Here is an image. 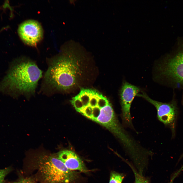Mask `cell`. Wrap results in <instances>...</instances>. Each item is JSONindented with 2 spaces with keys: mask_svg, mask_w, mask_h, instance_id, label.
<instances>
[{
  "mask_svg": "<svg viewBox=\"0 0 183 183\" xmlns=\"http://www.w3.org/2000/svg\"><path fill=\"white\" fill-rule=\"evenodd\" d=\"M124 178L123 174L112 171L110 174L109 183H122Z\"/></svg>",
  "mask_w": 183,
  "mask_h": 183,
  "instance_id": "8fae6325",
  "label": "cell"
},
{
  "mask_svg": "<svg viewBox=\"0 0 183 183\" xmlns=\"http://www.w3.org/2000/svg\"><path fill=\"white\" fill-rule=\"evenodd\" d=\"M158 69L160 75L173 88H183V42L165 58Z\"/></svg>",
  "mask_w": 183,
  "mask_h": 183,
  "instance_id": "277c9868",
  "label": "cell"
},
{
  "mask_svg": "<svg viewBox=\"0 0 183 183\" xmlns=\"http://www.w3.org/2000/svg\"><path fill=\"white\" fill-rule=\"evenodd\" d=\"M42 71L36 62L26 57L14 61L0 83V92L16 97L28 99L35 94Z\"/></svg>",
  "mask_w": 183,
  "mask_h": 183,
  "instance_id": "7a4b0ae2",
  "label": "cell"
},
{
  "mask_svg": "<svg viewBox=\"0 0 183 183\" xmlns=\"http://www.w3.org/2000/svg\"><path fill=\"white\" fill-rule=\"evenodd\" d=\"M11 183H37L33 178L28 177H21L18 180Z\"/></svg>",
  "mask_w": 183,
  "mask_h": 183,
  "instance_id": "7c38bea8",
  "label": "cell"
},
{
  "mask_svg": "<svg viewBox=\"0 0 183 183\" xmlns=\"http://www.w3.org/2000/svg\"><path fill=\"white\" fill-rule=\"evenodd\" d=\"M182 104H183V93L182 95Z\"/></svg>",
  "mask_w": 183,
  "mask_h": 183,
  "instance_id": "5bb4252c",
  "label": "cell"
},
{
  "mask_svg": "<svg viewBox=\"0 0 183 183\" xmlns=\"http://www.w3.org/2000/svg\"><path fill=\"white\" fill-rule=\"evenodd\" d=\"M48 68L43 79L41 92L47 96L67 92L76 85L81 73L79 61L63 48L47 60Z\"/></svg>",
  "mask_w": 183,
  "mask_h": 183,
  "instance_id": "6da1fadb",
  "label": "cell"
},
{
  "mask_svg": "<svg viewBox=\"0 0 183 183\" xmlns=\"http://www.w3.org/2000/svg\"><path fill=\"white\" fill-rule=\"evenodd\" d=\"M137 96L142 97L154 105L157 112L158 119L166 125L173 124L175 120L177 113L176 102L173 100L169 103L158 101L150 98L144 92Z\"/></svg>",
  "mask_w": 183,
  "mask_h": 183,
  "instance_id": "8992f818",
  "label": "cell"
},
{
  "mask_svg": "<svg viewBox=\"0 0 183 183\" xmlns=\"http://www.w3.org/2000/svg\"><path fill=\"white\" fill-rule=\"evenodd\" d=\"M10 170L9 168L0 169V183H4V178L10 172Z\"/></svg>",
  "mask_w": 183,
  "mask_h": 183,
  "instance_id": "4fadbf2b",
  "label": "cell"
},
{
  "mask_svg": "<svg viewBox=\"0 0 183 183\" xmlns=\"http://www.w3.org/2000/svg\"><path fill=\"white\" fill-rule=\"evenodd\" d=\"M56 155L69 170L72 171L77 170L84 172H87V169L83 161L73 151L63 150L59 151Z\"/></svg>",
  "mask_w": 183,
  "mask_h": 183,
  "instance_id": "9c48e42d",
  "label": "cell"
},
{
  "mask_svg": "<svg viewBox=\"0 0 183 183\" xmlns=\"http://www.w3.org/2000/svg\"><path fill=\"white\" fill-rule=\"evenodd\" d=\"M125 161L130 167L134 174L135 177L134 183H149V181L143 175L139 174L138 171H136V169L131 164L128 162Z\"/></svg>",
  "mask_w": 183,
  "mask_h": 183,
  "instance_id": "30bf717a",
  "label": "cell"
},
{
  "mask_svg": "<svg viewBox=\"0 0 183 183\" xmlns=\"http://www.w3.org/2000/svg\"><path fill=\"white\" fill-rule=\"evenodd\" d=\"M95 122L105 127L114 134L117 132L121 125L111 103L101 109Z\"/></svg>",
  "mask_w": 183,
  "mask_h": 183,
  "instance_id": "ba28073f",
  "label": "cell"
},
{
  "mask_svg": "<svg viewBox=\"0 0 183 183\" xmlns=\"http://www.w3.org/2000/svg\"><path fill=\"white\" fill-rule=\"evenodd\" d=\"M18 33L25 43L32 46L37 45L41 40L43 33L40 24L32 20L26 21L21 23L19 27Z\"/></svg>",
  "mask_w": 183,
  "mask_h": 183,
  "instance_id": "52a82bcc",
  "label": "cell"
},
{
  "mask_svg": "<svg viewBox=\"0 0 183 183\" xmlns=\"http://www.w3.org/2000/svg\"><path fill=\"white\" fill-rule=\"evenodd\" d=\"M140 91L138 87L125 81L120 89V96L122 118L124 126L133 129V125L130 113L131 103L134 97Z\"/></svg>",
  "mask_w": 183,
  "mask_h": 183,
  "instance_id": "5b68a950",
  "label": "cell"
},
{
  "mask_svg": "<svg viewBox=\"0 0 183 183\" xmlns=\"http://www.w3.org/2000/svg\"><path fill=\"white\" fill-rule=\"evenodd\" d=\"M34 161L44 183H71L78 177V173L68 169L56 154H42Z\"/></svg>",
  "mask_w": 183,
  "mask_h": 183,
  "instance_id": "3957f363",
  "label": "cell"
}]
</instances>
